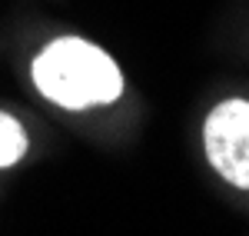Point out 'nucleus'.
I'll list each match as a JSON object with an SVG mask.
<instances>
[{"label": "nucleus", "mask_w": 249, "mask_h": 236, "mask_svg": "<svg viewBox=\"0 0 249 236\" xmlns=\"http://www.w3.org/2000/svg\"><path fill=\"white\" fill-rule=\"evenodd\" d=\"M34 83L47 100L67 110H83L113 103L123 90V73L100 47L80 37H63L34 60Z\"/></svg>", "instance_id": "f257e3e1"}, {"label": "nucleus", "mask_w": 249, "mask_h": 236, "mask_svg": "<svg viewBox=\"0 0 249 236\" xmlns=\"http://www.w3.org/2000/svg\"><path fill=\"white\" fill-rule=\"evenodd\" d=\"M210 166L232 186L249 190V103L226 100L206 120L203 130Z\"/></svg>", "instance_id": "f03ea898"}, {"label": "nucleus", "mask_w": 249, "mask_h": 236, "mask_svg": "<svg viewBox=\"0 0 249 236\" xmlns=\"http://www.w3.org/2000/svg\"><path fill=\"white\" fill-rule=\"evenodd\" d=\"M27 153V133L14 117L0 113V166H14Z\"/></svg>", "instance_id": "7ed1b4c3"}]
</instances>
